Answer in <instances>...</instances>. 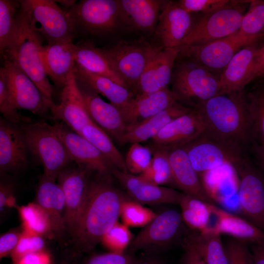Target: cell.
<instances>
[{
    "instance_id": "6da1fadb",
    "label": "cell",
    "mask_w": 264,
    "mask_h": 264,
    "mask_svg": "<svg viewBox=\"0 0 264 264\" xmlns=\"http://www.w3.org/2000/svg\"><path fill=\"white\" fill-rule=\"evenodd\" d=\"M127 198L111 182L110 176L90 179L86 198L72 235L78 253L92 250L118 221Z\"/></svg>"
},
{
    "instance_id": "7a4b0ae2",
    "label": "cell",
    "mask_w": 264,
    "mask_h": 264,
    "mask_svg": "<svg viewBox=\"0 0 264 264\" xmlns=\"http://www.w3.org/2000/svg\"><path fill=\"white\" fill-rule=\"evenodd\" d=\"M194 109L202 119L204 133L214 138L243 147L253 137L243 90L221 93Z\"/></svg>"
},
{
    "instance_id": "3957f363",
    "label": "cell",
    "mask_w": 264,
    "mask_h": 264,
    "mask_svg": "<svg viewBox=\"0 0 264 264\" xmlns=\"http://www.w3.org/2000/svg\"><path fill=\"white\" fill-rule=\"evenodd\" d=\"M43 46L42 37L31 27L20 7L12 39L2 56L15 64L31 79L51 107L55 104L54 90L43 64Z\"/></svg>"
},
{
    "instance_id": "277c9868",
    "label": "cell",
    "mask_w": 264,
    "mask_h": 264,
    "mask_svg": "<svg viewBox=\"0 0 264 264\" xmlns=\"http://www.w3.org/2000/svg\"><path fill=\"white\" fill-rule=\"evenodd\" d=\"M171 84L178 102L194 109L199 103L222 93L220 76L187 59L178 57Z\"/></svg>"
},
{
    "instance_id": "5b68a950",
    "label": "cell",
    "mask_w": 264,
    "mask_h": 264,
    "mask_svg": "<svg viewBox=\"0 0 264 264\" xmlns=\"http://www.w3.org/2000/svg\"><path fill=\"white\" fill-rule=\"evenodd\" d=\"M28 151L41 163L44 176L57 180L59 174L72 161L52 125L44 121L19 126Z\"/></svg>"
},
{
    "instance_id": "8992f818",
    "label": "cell",
    "mask_w": 264,
    "mask_h": 264,
    "mask_svg": "<svg viewBox=\"0 0 264 264\" xmlns=\"http://www.w3.org/2000/svg\"><path fill=\"white\" fill-rule=\"evenodd\" d=\"M189 232L180 212L174 209L166 210L157 214L133 237L128 252L133 254L143 251L157 255L179 242L182 244Z\"/></svg>"
},
{
    "instance_id": "52a82bcc",
    "label": "cell",
    "mask_w": 264,
    "mask_h": 264,
    "mask_svg": "<svg viewBox=\"0 0 264 264\" xmlns=\"http://www.w3.org/2000/svg\"><path fill=\"white\" fill-rule=\"evenodd\" d=\"M65 11L77 29L91 35L106 36L129 29L119 0H82Z\"/></svg>"
},
{
    "instance_id": "ba28073f",
    "label": "cell",
    "mask_w": 264,
    "mask_h": 264,
    "mask_svg": "<svg viewBox=\"0 0 264 264\" xmlns=\"http://www.w3.org/2000/svg\"><path fill=\"white\" fill-rule=\"evenodd\" d=\"M20 9L31 27L47 44L71 40L77 29L69 14L54 0H21Z\"/></svg>"
},
{
    "instance_id": "9c48e42d",
    "label": "cell",
    "mask_w": 264,
    "mask_h": 264,
    "mask_svg": "<svg viewBox=\"0 0 264 264\" xmlns=\"http://www.w3.org/2000/svg\"><path fill=\"white\" fill-rule=\"evenodd\" d=\"M160 47L144 41H123L109 47L99 48L135 97L142 75Z\"/></svg>"
},
{
    "instance_id": "30bf717a",
    "label": "cell",
    "mask_w": 264,
    "mask_h": 264,
    "mask_svg": "<svg viewBox=\"0 0 264 264\" xmlns=\"http://www.w3.org/2000/svg\"><path fill=\"white\" fill-rule=\"evenodd\" d=\"M250 1L229 0L223 6L202 14L181 46L205 44L237 32Z\"/></svg>"
},
{
    "instance_id": "8fae6325",
    "label": "cell",
    "mask_w": 264,
    "mask_h": 264,
    "mask_svg": "<svg viewBox=\"0 0 264 264\" xmlns=\"http://www.w3.org/2000/svg\"><path fill=\"white\" fill-rule=\"evenodd\" d=\"M232 166L239 179L241 210L246 220L264 232V176L245 156Z\"/></svg>"
},
{
    "instance_id": "7c38bea8",
    "label": "cell",
    "mask_w": 264,
    "mask_h": 264,
    "mask_svg": "<svg viewBox=\"0 0 264 264\" xmlns=\"http://www.w3.org/2000/svg\"><path fill=\"white\" fill-rule=\"evenodd\" d=\"M182 147L198 174L225 164L232 165L244 156L243 147L216 139L204 132Z\"/></svg>"
},
{
    "instance_id": "4fadbf2b",
    "label": "cell",
    "mask_w": 264,
    "mask_h": 264,
    "mask_svg": "<svg viewBox=\"0 0 264 264\" xmlns=\"http://www.w3.org/2000/svg\"><path fill=\"white\" fill-rule=\"evenodd\" d=\"M253 44L255 43L238 31L225 38L205 44L182 45L180 46L178 57L196 62L220 76L239 50Z\"/></svg>"
},
{
    "instance_id": "5bb4252c",
    "label": "cell",
    "mask_w": 264,
    "mask_h": 264,
    "mask_svg": "<svg viewBox=\"0 0 264 264\" xmlns=\"http://www.w3.org/2000/svg\"><path fill=\"white\" fill-rule=\"evenodd\" d=\"M202 14L189 13L176 1L163 0L154 34L163 48L179 47Z\"/></svg>"
},
{
    "instance_id": "9a60e30c",
    "label": "cell",
    "mask_w": 264,
    "mask_h": 264,
    "mask_svg": "<svg viewBox=\"0 0 264 264\" xmlns=\"http://www.w3.org/2000/svg\"><path fill=\"white\" fill-rule=\"evenodd\" d=\"M52 125L65 145L72 161L96 175L111 176L113 166L89 141L62 122Z\"/></svg>"
},
{
    "instance_id": "2e32d148",
    "label": "cell",
    "mask_w": 264,
    "mask_h": 264,
    "mask_svg": "<svg viewBox=\"0 0 264 264\" xmlns=\"http://www.w3.org/2000/svg\"><path fill=\"white\" fill-rule=\"evenodd\" d=\"M91 172L79 167H66L59 174L57 182L64 194L65 201V228L73 234L84 206Z\"/></svg>"
},
{
    "instance_id": "e0dca14e",
    "label": "cell",
    "mask_w": 264,
    "mask_h": 264,
    "mask_svg": "<svg viewBox=\"0 0 264 264\" xmlns=\"http://www.w3.org/2000/svg\"><path fill=\"white\" fill-rule=\"evenodd\" d=\"M2 57L9 92L15 107L35 114H46L51 105L35 84L15 64Z\"/></svg>"
},
{
    "instance_id": "ac0fdd59",
    "label": "cell",
    "mask_w": 264,
    "mask_h": 264,
    "mask_svg": "<svg viewBox=\"0 0 264 264\" xmlns=\"http://www.w3.org/2000/svg\"><path fill=\"white\" fill-rule=\"evenodd\" d=\"M77 82L86 110L92 121L120 144L127 126L119 109L105 101L86 85L78 80Z\"/></svg>"
},
{
    "instance_id": "d6986e66",
    "label": "cell",
    "mask_w": 264,
    "mask_h": 264,
    "mask_svg": "<svg viewBox=\"0 0 264 264\" xmlns=\"http://www.w3.org/2000/svg\"><path fill=\"white\" fill-rule=\"evenodd\" d=\"M50 111L55 119L60 120L80 135L86 125L93 123L86 110L74 69L62 89L60 103L51 107Z\"/></svg>"
},
{
    "instance_id": "ffe728a7",
    "label": "cell",
    "mask_w": 264,
    "mask_h": 264,
    "mask_svg": "<svg viewBox=\"0 0 264 264\" xmlns=\"http://www.w3.org/2000/svg\"><path fill=\"white\" fill-rule=\"evenodd\" d=\"M112 175L125 189L132 199L141 204H178L183 193L164 186L153 184L139 175L125 172L113 167Z\"/></svg>"
},
{
    "instance_id": "44dd1931",
    "label": "cell",
    "mask_w": 264,
    "mask_h": 264,
    "mask_svg": "<svg viewBox=\"0 0 264 264\" xmlns=\"http://www.w3.org/2000/svg\"><path fill=\"white\" fill-rule=\"evenodd\" d=\"M204 131L202 119L198 111L193 109L164 127L151 140L152 147L166 150L182 147Z\"/></svg>"
},
{
    "instance_id": "7402d4cb",
    "label": "cell",
    "mask_w": 264,
    "mask_h": 264,
    "mask_svg": "<svg viewBox=\"0 0 264 264\" xmlns=\"http://www.w3.org/2000/svg\"><path fill=\"white\" fill-rule=\"evenodd\" d=\"M28 151L19 126L0 117V174H15L24 170L28 165Z\"/></svg>"
},
{
    "instance_id": "603a6c76",
    "label": "cell",
    "mask_w": 264,
    "mask_h": 264,
    "mask_svg": "<svg viewBox=\"0 0 264 264\" xmlns=\"http://www.w3.org/2000/svg\"><path fill=\"white\" fill-rule=\"evenodd\" d=\"M179 51L180 46L172 48L160 47L150 60L142 75L136 96L168 88L171 83Z\"/></svg>"
},
{
    "instance_id": "cb8c5ba5",
    "label": "cell",
    "mask_w": 264,
    "mask_h": 264,
    "mask_svg": "<svg viewBox=\"0 0 264 264\" xmlns=\"http://www.w3.org/2000/svg\"><path fill=\"white\" fill-rule=\"evenodd\" d=\"M174 183L183 193L209 204H215L213 198L193 168L183 147L167 150Z\"/></svg>"
},
{
    "instance_id": "d4e9b609",
    "label": "cell",
    "mask_w": 264,
    "mask_h": 264,
    "mask_svg": "<svg viewBox=\"0 0 264 264\" xmlns=\"http://www.w3.org/2000/svg\"><path fill=\"white\" fill-rule=\"evenodd\" d=\"M260 46L255 43L244 46L232 58L220 76L223 92L243 90L253 80Z\"/></svg>"
},
{
    "instance_id": "484cf974",
    "label": "cell",
    "mask_w": 264,
    "mask_h": 264,
    "mask_svg": "<svg viewBox=\"0 0 264 264\" xmlns=\"http://www.w3.org/2000/svg\"><path fill=\"white\" fill-rule=\"evenodd\" d=\"M76 44L72 41H59L44 45L41 57L48 77L55 86L62 89L74 69Z\"/></svg>"
},
{
    "instance_id": "4316f807",
    "label": "cell",
    "mask_w": 264,
    "mask_h": 264,
    "mask_svg": "<svg viewBox=\"0 0 264 264\" xmlns=\"http://www.w3.org/2000/svg\"><path fill=\"white\" fill-rule=\"evenodd\" d=\"M178 102L174 92L168 88L139 94L120 111L127 128L138 124Z\"/></svg>"
},
{
    "instance_id": "83f0119b",
    "label": "cell",
    "mask_w": 264,
    "mask_h": 264,
    "mask_svg": "<svg viewBox=\"0 0 264 264\" xmlns=\"http://www.w3.org/2000/svg\"><path fill=\"white\" fill-rule=\"evenodd\" d=\"M193 108L176 102L172 106L136 125L127 128L120 145L151 140L168 123Z\"/></svg>"
},
{
    "instance_id": "f1b7e54d",
    "label": "cell",
    "mask_w": 264,
    "mask_h": 264,
    "mask_svg": "<svg viewBox=\"0 0 264 264\" xmlns=\"http://www.w3.org/2000/svg\"><path fill=\"white\" fill-rule=\"evenodd\" d=\"M129 29L154 33L163 0H119Z\"/></svg>"
},
{
    "instance_id": "f546056e",
    "label": "cell",
    "mask_w": 264,
    "mask_h": 264,
    "mask_svg": "<svg viewBox=\"0 0 264 264\" xmlns=\"http://www.w3.org/2000/svg\"><path fill=\"white\" fill-rule=\"evenodd\" d=\"M56 180L42 175L36 190V202L48 215L52 231L65 230V201L63 191Z\"/></svg>"
},
{
    "instance_id": "4dcf8cb0",
    "label": "cell",
    "mask_w": 264,
    "mask_h": 264,
    "mask_svg": "<svg viewBox=\"0 0 264 264\" xmlns=\"http://www.w3.org/2000/svg\"><path fill=\"white\" fill-rule=\"evenodd\" d=\"M76 79L98 94L106 98L121 111L132 100L134 96L128 88L108 77L91 73L75 64Z\"/></svg>"
},
{
    "instance_id": "1f68e13d",
    "label": "cell",
    "mask_w": 264,
    "mask_h": 264,
    "mask_svg": "<svg viewBox=\"0 0 264 264\" xmlns=\"http://www.w3.org/2000/svg\"><path fill=\"white\" fill-rule=\"evenodd\" d=\"M211 212L217 218L213 228L219 234L230 236L250 243L264 241V232L247 220L210 204Z\"/></svg>"
},
{
    "instance_id": "d6a6232c",
    "label": "cell",
    "mask_w": 264,
    "mask_h": 264,
    "mask_svg": "<svg viewBox=\"0 0 264 264\" xmlns=\"http://www.w3.org/2000/svg\"><path fill=\"white\" fill-rule=\"evenodd\" d=\"M74 58L76 64L82 68L91 73L108 77L128 88L124 81L112 69L99 47H96L92 41H87L76 44Z\"/></svg>"
},
{
    "instance_id": "836d02e7",
    "label": "cell",
    "mask_w": 264,
    "mask_h": 264,
    "mask_svg": "<svg viewBox=\"0 0 264 264\" xmlns=\"http://www.w3.org/2000/svg\"><path fill=\"white\" fill-rule=\"evenodd\" d=\"M185 239L194 247L206 264H228L220 234L213 228L201 232L189 230Z\"/></svg>"
},
{
    "instance_id": "e575fe53",
    "label": "cell",
    "mask_w": 264,
    "mask_h": 264,
    "mask_svg": "<svg viewBox=\"0 0 264 264\" xmlns=\"http://www.w3.org/2000/svg\"><path fill=\"white\" fill-rule=\"evenodd\" d=\"M210 204L183 193L178 205L183 221L190 230L201 232L209 229L208 224L212 215Z\"/></svg>"
},
{
    "instance_id": "d590c367",
    "label": "cell",
    "mask_w": 264,
    "mask_h": 264,
    "mask_svg": "<svg viewBox=\"0 0 264 264\" xmlns=\"http://www.w3.org/2000/svg\"><path fill=\"white\" fill-rule=\"evenodd\" d=\"M81 135L93 145L113 167L128 172L124 157L114 144L111 137L101 128L94 123H89L83 128Z\"/></svg>"
},
{
    "instance_id": "8d00e7d4",
    "label": "cell",
    "mask_w": 264,
    "mask_h": 264,
    "mask_svg": "<svg viewBox=\"0 0 264 264\" xmlns=\"http://www.w3.org/2000/svg\"><path fill=\"white\" fill-rule=\"evenodd\" d=\"M17 209L24 232L43 237L52 231L48 215L36 202L18 206Z\"/></svg>"
},
{
    "instance_id": "74e56055",
    "label": "cell",
    "mask_w": 264,
    "mask_h": 264,
    "mask_svg": "<svg viewBox=\"0 0 264 264\" xmlns=\"http://www.w3.org/2000/svg\"><path fill=\"white\" fill-rule=\"evenodd\" d=\"M239 31L253 43L264 36V0H250Z\"/></svg>"
},
{
    "instance_id": "f35d334b",
    "label": "cell",
    "mask_w": 264,
    "mask_h": 264,
    "mask_svg": "<svg viewBox=\"0 0 264 264\" xmlns=\"http://www.w3.org/2000/svg\"><path fill=\"white\" fill-rule=\"evenodd\" d=\"M151 147L153 150L152 161L148 167L139 176L146 181L156 185L174 183L167 150Z\"/></svg>"
},
{
    "instance_id": "ab89813d",
    "label": "cell",
    "mask_w": 264,
    "mask_h": 264,
    "mask_svg": "<svg viewBox=\"0 0 264 264\" xmlns=\"http://www.w3.org/2000/svg\"><path fill=\"white\" fill-rule=\"evenodd\" d=\"M252 136L264 145V85L258 87L246 94Z\"/></svg>"
},
{
    "instance_id": "60d3db41",
    "label": "cell",
    "mask_w": 264,
    "mask_h": 264,
    "mask_svg": "<svg viewBox=\"0 0 264 264\" xmlns=\"http://www.w3.org/2000/svg\"><path fill=\"white\" fill-rule=\"evenodd\" d=\"M19 0H0V53L2 56L13 34Z\"/></svg>"
},
{
    "instance_id": "b9f144b4",
    "label": "cell",
    "mask_w": 264,
    "mask_h": 264,
    "mask_svg": "<svg viewBox=\"0 0 264 264\" xmlns=\"http://www.w3.org/2000/svg\"><path fill=\"white\" fill-rule=\"evenodd\" d=\"M157 214L132 198H126L122 202L120 217L122 223L129 227H143Z\"/></svg>"
},
{
    "instance_id": "7bdbcfd3",
    "label": "cell",
    "mask_w": 264,
    "mask_h": 264,
    "mask_svg": "<svg viewBox=\"0 0 264 264\" xmlns=\"http://www.w3.org/2000/svg\"><path fill=\"white\" fill-rule=\"evenodd\" d=\"M18 110L10 96L6 70L3 66L0 68V111L2 118L18 126L31 122L29 117L22 115Z\"/></svg>"
},
{
    "instance_id": "ee69618b",
    "label": "cell",
    "mask_w": 264,
    "mask_h": 264,
    "mask_svg": "<svg viewBox=\"0 0 264 264\" xmlns=\"http://www.w3.org/2000/svg\"><path fill=\"white\" fill-rule=\"evenodd\" d=\"M133 238L129 227L118 221L102 237L100 242L110 252H126Z\"/></svg>"
},
{
    "instance_id": "f6af8a7d",
    "label": "cell",
    "mask_w": 264,
    "mask_h": 264,
    "mask_svg": "<svg viewBox=\"0 0 264 264\" xmlns=\"http://www.w3.org/2000/svg\"><path fill=\"white\" fill-rule=\"evenodd\" d=\"M153 156L151 147L142 145L141 143L131 144L125 158V162L129 173L139 175L149 166Z\"/></svg>"
},
{
    "instance_id": "bcb514c9",
    "label": "cell",
    "mask_w": 264,
    "mask_h": 264,
    "mask_svg": "<svg viewBox=\"0 0 264 264\" xmlns=\"http://www.w3.org/2000/svg\"><path fill=\"white\" fill-rule=\"evenodd\" d=\"M44 247L45 242L42 236L28 234L22 231L17 246L10 254L13 264H16L25 255L44 250Z\"/></svg>"
},
{
    "instance_id": "7dc6e473",
    "label": "cell",
    "mask_w": 264,
    "mask_h": 264,
    "mask_svg": "<svg viewBox=\"0 0 264 264\" xmlns=\"http://www.w3.org/2000/svg\"><path fill=\"white\" fill-rule=\"evenodd\" d=\"M248 242L231 238L224 243L228 264H252V255Z\"/></svg>"
},
{
    "instance_id": "c3c4849f",
    "label": "cell",
    "mask_w": 264,
    "mask_h": 264,
    "mask_svg": "<svg viewBox=\"0 0 264 264\" xmlns=\"http://www.w3.org/2000/svg\"><path fill=\"white\" fill-rule=\"evenodd\" d=\"M229 0H179L177 4L186 11L205 14L216 10L228 2Z\"/></svg>"
},
{
    "instance_id": "681fc988",
    "label": "cell",
    "mask_w": 264,
    "mask_h": 264,
    "mask_svg": "<svg viewBox=\"0 0 264 264\" xmlns=\"http://www.w3.org/2000/svg\"><path fill=\"white\" fill-rule=\"evenodd\" d=\"M132 254L128 252H109L95 255L90 257L86 264H134L137 261Z\"/></svg>"
},
{
    "instance_id": "f907efd6",
    "label": "cell",
    "mask_w": 264,
    "mask_h": 264,
    "mask_svg": "<svg viewBox=\"0 0 264 264\" xmlns=\"http://www.w3.org/2000/svg\"><path fill=\"white\" fill-rule=\"evenodd\" d=\"M22 234L21 229L11 230L0 237V259L10 255L17 246Z\"/></svg>"
},
{
    "instance_id": "816d5d0a",
    "label": "cell",
    "mask_w": 264,
    "mask_h": 264,
    "mask_svg": "<svg viewBox=\"0 0 264 264\" xmlns=\"http://www.w3.org/2000/svg\"><path fill=\"white\" fill-rule=\"evenodd\" d=\"M13 194V187L8 182L1 181L0 184V210L6 208L18 207Z\"/></svg>"
},
{
    "instance_id": "f5cc1de1",
    "label": "cell",
    "mask_w": 264,
    "mask_h": 264,
    "mask_svg": "<svg viewBox=\"0 0 264 264\" xmlns=\"http://www.w3.org/2000/svg\"><path fill=\"white\" fill-rule=\"evenodd\" d=\"M182 245L184 250L182 264H206L194 247L185 239Z\"/></svg>"
},
{
    "instance_id": "db71d44e",
    "label": "cell",
    "mask_w": 264,
    "mask_h": 264,
    "mask_svg": "<svg viewBox=\"0 0 264 264\" xmlns=\"http://www.w3.org/2000/svg\"><path fill=\"white\" fill-rule=\"evenodd\" d=\"M16 264H51L50 254L46 250L25 255Z\"/></svg>"
},
{
    "instance_id": "11a10c76",
    "label": "cell",
    "mask_w": 264,
    "mask_h": 264,
    "mask_svg": "<svg viewBox=\"0 0 264 264\" xmlns=\"http://www.w3.org/2000/svg\"><path fill=\"white\" fill-rule=\"evenodd\" d=\"M251 244L252 264H264V241Z\"/></svg>"
},
{
    "instance_id": "9f6ffc18",
    "label": "cell",
    "mask_w": 264,
    "mask_h": 264,
    "mask_svg": "<svg viewBox=\"0 0 264 264\" xmlns=\"http://www.w3.org/2000/svg\"><path fill=\"white\" fill-rule=\"evenodd\" d=\"M264 77V44L260 47L255 62L253 80Z\"/></svg>"
},
{
    "instance_id": "6f0895ef",
    "label": "cell",
    "mask_w": 264,
    "mask_h": 264,
    "mask_svg": "<svg viewBox=\"0 0 264 264\" xmlns=\"http://www.w3.org/2000/svg\"><path fill=\"white\" fill-rule=\"evenodd\" d=\"M134 264H165V262L157 255L149 254L142 259H138Z\"/></svg>"
},
{
    "instance_id": "680465c9",
    "label": "cell",
    "mask_w": 264,
    "mask_h": 264,
    "mask_svg": "<svg viewBox=\"0 0 264 264\" xmlns=\"http://www.w3.org/2000/svg\"><path fill=\"white\" fill-rule=\"evenodd\" d=\"M254 148L261 172L264 176V145L256 144Z\"/></svg>"
},
{
    "instance_id": "91938a15",
    "label": "cell",
    "mask_w": 264,
    "mask_h": 264,
    "mask_svg": "<svg viewBox=\"0 0 264 264\" xmlns=\"http://www.w3.org/2000/svg\"><path fill=\"white\" fill-rule=\"evenodd\" d=\"M56 3L61 4L63 7L65 8V10L68 9L72 7L76 3L75 0H54Z\"/></svg>"
},
{
    "instance_id": "94428289",
    "label": "cell",
    "mask_w": 264,
    "mask_h": 264,
    "mask_svg": "<svg viewBox=\"0 0 264 264\" xmlns=\"http://www.w3.org/2000/svg\"><path fill=\"white\" fill-rule=\"evenodd\" d=\"M61 264H70L67 262H64L62 263H61Z\"/></svg>"
}]
</instances>
